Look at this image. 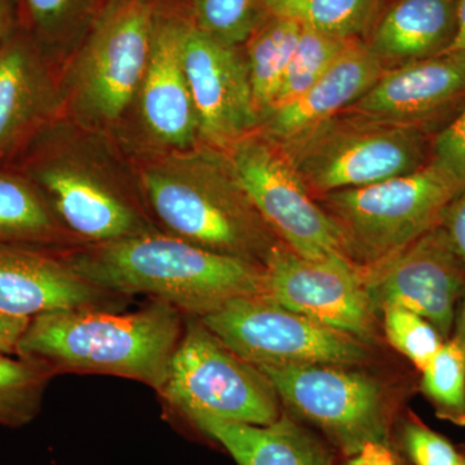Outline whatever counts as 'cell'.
<instances>
[{
  "label": "cell",
  "mask_w": 465,
  "mask_h": 465,
  "mask_svg": "<svg viewBox=\"0 0 465 465\" xmlns=\"http://www.w3.org/2000/svg\"><path fill=\"white\" fill-rule=\"evenodd\" d=\"M182 312L154 300L131 313L66 309L30 320L17 356L52 372L133 379L161 391L183 335Z\"/></svg>",
  "instance_id": "cell-1"
},
{
  "label": "cell",
  "mask_w": 465,
  "mask_h": 465,
  "mask_svg": "<svg viewBox=\"0 0 465 465\" xmlns=\"http://www.w3.org/2000/svg\"><path fill=\"white\" fill-rule=\"evenodd\" d=\"M108 292L146 295L202 317L232 299L265 295L264 266L167 235L142 234L97 244L67 259Z\"/></svg>",
  "instance_id": "cell-2"
},
{
  "label": "cell",
  "mask_w": 465,
  "mask_h": 465,
  "mask_svg": "<svg viewBox=\"0 0 465 465\" xmlns=\"http://www.w3.org/2000/svg\"><path fill=\"white\" fill-rule=\"evenodd\" d=\"M148 201L173 237L264 266L280 238L253 207L225 153L198 150L143 176Z\"/></svg>",
  "instance_id": "cell-3"
},
{
  "label": "cell",
  "mask_w": 465,
  "mask_h": 465,
  "mask_svg": "<svg viewBox=\"0 0 465 465\" xmlns=\"http://www.w3.org/2000/svg\"><path fill=\"white\" fill-rule=\"evenodd\" d=\"M464 186L430 161L415 173L329 193L317 201L338 229L347 258L367 268L439 226Z\"/></svg>",
  "instance_id": "cell-4"
},
{
  "label": "cell",
  "mask_w": 465,
  "mask_h": 465,
  "mask_svg": "<svg viewBox=\"0 0 465 465\" xmlns=\"http://www.w3.org/2000/svg\"><path fill=\"white\" fill-rule=\"evenodd\" d=\"M281 146L316 200L415 173L430 159L424 131L349 113Z\"/></svg>",
  "instance_id": "cell-5"
},
{
  "label": "cell",
  "mask_w": 465,
  "mask_h": 465,
  "mask_svg": "<svg viewBox=\"0 0 465 465\" xmlns=\"http://www.w3.org/2000/svg\"><path fill=\"white\" fill-rule=\"evenodd\" d=\"M159 393L189 421L268 425L282 415L280 397L264 372L193 316L183 324Z\"/></svg>",
  "instance_id": "cell-6"
},
{
  "label": "cell",
  "mask_w": 465,
  "mask_h": 465,
  "mask_svg": "<svg viewBox=\"0 0 465 465\" xmlns=\"http://www.w3.org/2000/svg\"><path fill=\"white\" fill-rule=\"evenodd\" d=\"M281 403L314 425L345 457L391 442V403L384 385L353 366H260Z\"/></svg>",
  "instance_id": "cell-7"
},
{
  "label": "cell",
  "mask_w": 465,
  "mask_h": 465,
  "mask_svg": "<svg viewBox=\"0 0 465 465\" xmlns=\"http://www.w3.org/2000/svg\"><path fill=\"white\" fill-rule=\"evenodd\" d=\"M247 362L260 366H357L371 347L278 304L265 295L232 299L197 317Z\"/></svg>",
  "instance_id": "cell-8"
},
{
  "label": "cell",
  "mask_w": 465,
  "mask_h": 465,
  "mask_svg": "<svg viewBox=\"0 0 465 465\" xmlns=\"http://www.w3.org/2000/svg\"><path fill=\"white\" fill-rule=\"evenodd\" d=\"M225 154L253 207L283 244L302 258H347L331 217L280 143L251 134L228 146Z\"/></svg>",
  "instance_id": "cell-9"
},
{
  "label": "cell",
  "mask_w": 465,
  "mask_h": 465,
  "mask_svg": "<svg viewBox=\"0 0 465 465\" xmlns=\"http://www.w3.org/2000/svg\"><path fill=\"white\" fill-rule=\"evenodd\" d=\"M265 296L371 347L381 335L360 266L347 258L312 260L280 243L264 264Z\"/></svg>",
  "instance_id": "cell-10"
},
{
  "label": "cell",
  "mask_w": 465,
  "mask_h": 465,
  "mask_svg": "<svg viewBox=\"0 0 465 465\" xmlns=\"http://www.w3.org/2000/svg\"><path fill=\"white\" fill-rule=\"evenodd\" d=\"M155 23L148 0H114L106 9L75 67L76 99L88 115L124 114L142 85Z\"/></svg>",
  "instance_id": "cell-11"
},
{
  "label": "cell",
  "mask_w": 465,
  "mask_h": 465,
  "mask_svg": "<svg viewBox=\"0 0 465 465\" xmlns=\"http://www.w3.org/2000/svg\"><path fill=\"white\" fill-rule=\"evenodd\" d=\"M361 271L378 316L390 305L409 309L430 321L449 341L459 302L465 296V264L440 225L390 259Z\"/></svg>",
  "instance_id": "cell-12"
},
{
  "label": "cell",
  "mask_w": 465,
  "mask_h": 465,
  "mask_svg": "<svg viewBox=\"0 0 465 465\" xmlns=\"http://www.w3.org/2000/svg\"><path fill=\"white\" fill-rule=\"evenodd\" d=\"M183 60L198 134L207 143L226 149L260 127L262 115L253 100L249 69L237 47L188 23Z\"/></svg>",
  "instance_id": "cell-13"
},
{
  "label": "cell",
  "mask_w": 465,
  "mask_h": 465,
  "mask_svg": "<svg viewBox=\"0 0 465 465\" xmlns=\"http://www.w3.org/2000/svg\"><path fill=\"white\" fill-rule=\"evenodd\" d=\"M464 108L465 52H449L385 70L345 113L427 133Z\"/></svg>",
  "instance_id": "cell-14"
},
{
  "label": "cell",
  "mask_w": 465,
  "mask_h": 465,
  "mask_svg": "<svg viewBox=\"0 0 465 465\" xmlns=\"http://www.w3.org/2000/svg\"><path fill=\"white\" fill-rule=\"evenodd\" d=\"M17 171L42 192L61 224L84 240L109 243L145 232L136 211L84 171L38 150L29 152Z\"/></svg>",
  "instance_id": "cell-15"
},
{
  "label": "cell",
  "mask_w": 465,
  "mask_h": 465,
  "mask_svg": "<svg viewBox=\"0 0 465 465\" xmlns=\"http://www.w3.org/2000/svg\"><path fill=\"white\" fill-rule=\"evenodd\" d=\"M110 298L42 246L0 244V313L32 318L66 309L100 307Z\"/></svg>",
  "instance_id": "cell-16"
},
{
  "label": "cell",
  "mask_w": 465,
  "mask_h": 465,
  "mask_svg": "<svg viewBox=\"0 0 465 465\" xmlns=\"http://www.w3.org/2000/svg\"><path fill=\"white\" fill-rule=\"evenodd\" d=\"M385 70L365 41L353 39L307 92L262 115V134L280 145L299 139L347 112L371 90Z\"/></svg>",
  "instance_id": "cell-17"
},
{
  "label": "cell",
  "mask_w": 465,
  "mask_h": 465,
  "mask_svg": "<svg viewBox=\"0 0 465 465\" xmlns=\"http://www.w3.org/2000/svg\"><path fill=\"white\" fill-rule=\"evenodd\" d=\"M185 21L159 18L143 74L142 113L150 134L159 142L188 148L198 136L197 115L183 60Z\"/></svg>",
  "instance_id": "cell-18"
},
{
  "label": "cell",
  "mask_w": 465,
  "mask_h": 465,
  "mask_svg": "<svg viewBox=\"0 0 465 465\" xmlns=\"http://www.w3.org/2000/svg\"><path fill=\"white\" fill-rule=\"evenodd\" d=\"M54 101L45 54L17 27L0 45V163L41 133Z\"/></svg>",
  "instance_id": "cell-19"
},
{
  "label": "cell",
  "mask_w": 465,
  "mask_h": 465,
  "mask_svg": "<svg viewBox=\"0 0 465 465\" xmlns=\"http://www.w3.org/2000/svg\"><path fill=\"white\" fill-rule=\"evenodd\" d=\"M457 5L458 0H393L379 12L365 42L384 66L446 54L457 33Z\"/></svg>",
  "instance_id": "cell-20"
},
{
  "label": "cell",
  "mask_w": 465,
  "mask_h": 465,
  "mask_svg": "<svg viewBox=\"0 0 465 465\" xmlns=\"http://www.w3.org/2000/svg\"><path fill=\"white\" fill-rule=\"evenodd\" d=\"M191 423L219 443L238 465H332L329 449L287 414L268 425L207 418Z\"/></svg>",
  "instance_id": "cell-21"
},
{
  "label": "cell",
  "mask_w": 465,
  "mask_h": 465,
  "mask_svg": "<svg viewBox=\"0 0 465 465\" xmlns=\"http://www.w3.org/2000/svg\"><path fill=\"white\" fill-rule=\"evenodd\" d=\"M63 238V224L42 192L17 170L0 167V244L45 246Z\"/></svg>",
  "instance_id": "cell-22"
},
{
  "label": "cell",
  "mask_w": 465,
  "mask_h": 465,
  "mask_svg": "<svg viewBox=\"0 0 465 465\" xmlns=\"http://www.w3.org/2000/svg\"><path fill=\"white\" fill-rule=\"evenodd\" d=\"M302 32L300 18L271 15L246 42L251 88L262 118L274 106Z\"/></svg>",
  "instance_id": "cell-23"
},
{
  "label": "cell",
  "mask_w": 465,
  "mask_h": 465,
  "mask_svg": "<svg viewBox=\"0 0 465 465\" xmlns=\"http://www.w3.org/2000/svg\"><path fill=\"white\" fill-rule=\"evenodd\" d=\"M52 375L35 361L0 354V424L18 428L30 423L41 409Z\"/></svg>",
  "instance_id": "cell-24"
},
{
  "label": "cell",
  "mask_w": 465,
  "mask_h": 465,
  "mask_svg": "<svg viewBox=\"0 0 465 465\" xmlns=\"http://www.w3.org/2000/svg\"><path fill=\"white\" fill-rule=\"evenodd\" d=\"M419 390L440 420L465 428V356L452 341L421 371Z\"/></svg>",
  "instance_id": "cell-25"
},
{
  "label": "cell",
  "mask_w": 465,
  "mask_h": 465,
  "mask_svg": "<svg viewBox=\"0 0 465 465\" xmlns=\"http://www.w3.org/2000/svg\"><path fill=\"white\" fill-rule=\"evenodd\" d=\"M349 42L302 25L273 108L291 103L307 92L341 56Z\"/></svg>",
  "instance_id": "cell-26"
},
{
  "label": "cell",
  "mask_w": 465,
  "mask_h": 465,
  "mask_svg": "<svg viewBox=\"0 0 465 465\" xmlns=\"http://www.w3.org/2000/svg\"><path fill=\"white\" fill-rule=\"evenodd\" d=\"M194 23L217 41L238 47L271 16L265 0H194Z\"/></svg>",
  "instance_id": "cell-27"
},
{
  "label": "cell",
  "mask_w": 465,
  "mask_h": 465,
  "mask_svg": "<svg viewBox=\"0 0 465 465\" xmlns=\"http://www.w3.org/2000/svg\"><path fill=\"white\" fill-rule=\"evenodd\" d=\"M382 0H307L302 25L342 41L362 39L374 25Z\"/></svg>",
  "instance_id": "cell-28"
},
{
  "label": "cell",
  "mask_w": 465,
  "mask_h": 465,
  "mask_svg": "<svg viewBox=\"0 0 465 465\" xmlns=\"http://www.w3.org/2000/svg\"><path fill=\"white\" fill-rule=\"evenodd\" d=\"M379 318L388 342L420 372L446 341L430 321L409 309L390 305Z\"/></svg>",
  "instance_id": "cell-29"
},
{
  "label": "cell",
  "mask_w": 465,
  "mask_h": 465,
  "mask_svg": "<svg viewBox=\"0 0 465 465\" xmlns=\"http://www.w3.org/2000/svg\"><path fill=\"white\" fill-rule=\"evenodd\" d=\"M90 0H17L18 27L45 54L84 16Z\"/></svg>",
  "instance_id": "cell-30"
},
{
  "label": "cell",
  "mask_w": 465,
  "mask_h": 465,
  "mask_svg": "<svg viewBox=\"0 0 465 465\" xmlns=\"http://www.w3.org/2000/svg\"><path fill=\"white\" fill-rule=\"evenodd\" d=\"M399 440L411 465H460V450L415 415L400 425Z\"/></svg>",
  "instance_id": "cell-31"
},
{
  "label": "cell",
  "mask_w": 465,
  "mask_h": 465,
  "mask_svg": "<svg viewBox=\"0 0 465 465\" xmlns=\"http://www.w3.org/2000/svg\"><path fill=\"white\" fill-rule=\"evenodd\" d=\"M430 161L465 185V108L436 134Z\"/></svg>",
  "instance_id": "cell-32"
},
{
  "label": "cell",
  "mask_w": 465,
  "mask_h": 465,
  "mask_svg": "<svg viewBox=\"0 0 465 465\" xmlns=\"http://www.w3.org/2000/svg\"><path fill=\"white\" fill-rule=\"evenodd\" d=\"M440 225L455 253L465 264V186L446 207Z\"/></svg>",
  "instance_id": "cell-33"
},
{
  "label": "cell",
  "mask_w": 465,
  "mask_h": 465,
  "mask_svg": "<svg viewBox=\"0 0 465 465\" xmlns=\"http://www.w3.org/2000/svg\"><path fill=\"white\" fill-rule=\"evenodd\" d=\"M342 465H407L399 450L391 442H372L354 455L347 457Z\"/></svg>",
  "instance_id": "cell-34"
},
{
  "label": "cell",
  "mask_w": 465,
  "mask_h": 465,
  "mask_svg": "<svg viewBox=\"0 0 465 465\" xmlns=\"http://www.w3.org/2000/svg\"><path fill=\"white\" fill-rule=\"evenodd\" d=\"M29 322V318L0 313V354H16L18 341Z\"/></svg>",
  "instance_id": "cell-35"
},
{
  "label": "cell",
  "mask_w": 465,
  "mask_h": 465,
  "mask_svg": "<svg viewBox=\"0 0 465 465\" xmlns=\"http://www.w3.org/2000/svg\"><path fill=\"white\" fill-rule=\"evenodd\" d=\"M17 0H0V45L16 32Z\"/></svg>",
  "instance_id": "cell-36"
},
{
  "label": "cell",
  "mask_w": 465,
  "mask_h": 465,
  "mask_svg": "<svg viewBox=\"0 0 465 465\" xmlns=\"http://www.w3.org/2000/svg\"><path fill=\"white\" fill-rule=\"evenodd\" d=\"M269 14L300 18L307 0H265Z\"/></svg>",
  "instance_id": "cell-37"
},
{
  "label": "cell",
  "mask_w": 465,
  "mask_h": 465,
  "mask_svg": "<svg viewBox=\"0 0 465 465\" xmlns=\"http://www.w3.org/2000/svg\"><path fill=\"white\" fill-rule=\"evenodd\" d=\"M450 341H454L463 351L465 356V296L459 302Z\"/></svg>",
  "instance_id": "cell-38"
},
{
  "label": "cell",
  "mask_w": 465,
  "mask_h": 465,
  "mask_svg": "<svg viewBox=\"0 0 465 465\" xmlns=\"http://www.w3.org/2000/svg\"><path fill=\"white\" fill-rule=\"evenodd\" d=\"M449 52H465V0H458L457 5V33Z\"/></svg>",
  "instance_id": "cell-39"
},
{
  "label": "cell",
  "mask_w": 465,
  "mask_h": 465,
  "mask_svg": "<svg viewBox=\"0 0 465 465\" xmlns=\"http://www.w3.org/2000/svg\"><path fill=\"white\" fill-rule=\"evenodd\" d=\"M459 450H460V457H461L460 465H465V445L460 446V448H459Z\"/></svg>",
  "instance_id": "cell-40"
}]
</instances>
